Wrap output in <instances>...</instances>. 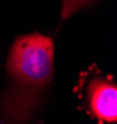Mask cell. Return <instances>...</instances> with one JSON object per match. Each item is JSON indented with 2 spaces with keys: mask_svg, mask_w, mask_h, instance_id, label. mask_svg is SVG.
Masks as SVG:
<instances>
[{
  "mask_svg": "<svg viewBox=\"0 0 117 124\" xmlns=\"http://www.w3.org/2000/svg\"><path fill=\"white\" fill-rule=\"evenodd\" d=\"M6 71L9 81L0 103L1 113L7 122H27L41 106L53 81L52 39L39 34L17 37L10 47Z\"/></svg>",
  "mask_w": 117,
  "mask_h": 124,
  "instance_id": "obj_1",
  "label": "cell"
},
{
  "mask_svg": "<svg viewBox=\"0 0 117 124\" xmlns=\"http://www.w3.org/2000/svg\"><path fill=\"white\" fill-rule=\"evenodd\" d=\"M84 98L90 113L99 120H117V87L110 77L95 75L88 78Z\"/></svg>",
  "mask_w": 117,
  "mask_h": 124,
  "instance_id": "obj_2",
  "label": "cell"
},
{
  "mask_svg": "<svg viewBox=\"0 0 117 124\" xmlns=\"http://www.w3.org/2000/svg\"><path fill=\"white\" fill-rule=\"evenodd\" d=\"M95 1H98V0H62L60 16L63 20H65L72 15H74L77 11L89 6Z\"/></svg>",
  "mask_w": 117,
  "mask_h": 124,
  "instance_id": "obj_3",
  "label": "cell"
}]
</instances>
